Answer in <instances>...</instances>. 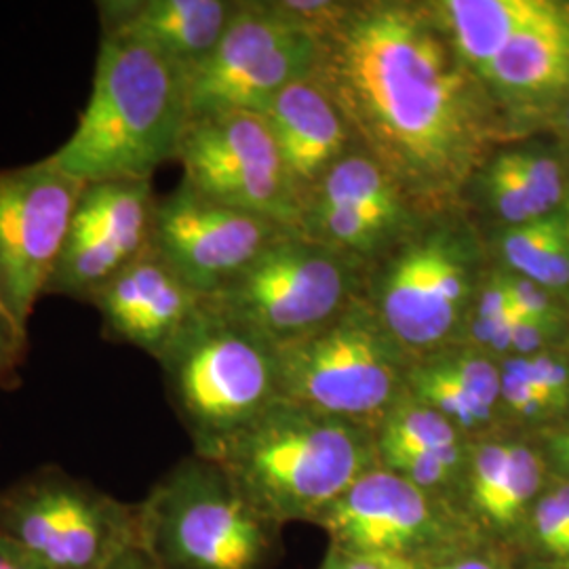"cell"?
Instances as JSON below:
<instances>
[{"label": "cell", "instance_id": "6da1fadb", "mask_svg": "<svg viewBox=\"0 0 569 569\" xmlns=\"http://www.w3.org/2000/svg\"><path fill=\"white\" fill-rule=\"evenodd\" d=\"M310 79L363 154L422 211L453 203L507 129L430 4H350L319 37Z\"/></svg>", "mask_w": 569, "mask_h": 569}, {"label": "cell", "instance_id": "7a4b0ae2", "mask_svg": "<svg viewBox=\"0 0 569 569\" xmlns=\"http://www.w3.org/2000/svg\"><path fill=\"white\" fill-rule=\"evenodd\" d=\"M190 122L188 70L143 42L100 34L89 102L51 154L79 182H152Z\"/></svg>", "mask_w": 569, "mask_h": 569}, {"label": "cell", "instance_id": "3957f363", "mask_svg": "<svg viewBox=\"0 0 569 569\" xmlns=\"http://www.w3.org/2000/svg\"><path fill=\"white\" fill-rule=\"evenodd\" d=\"M279 526L317 523L367 470L378 467L371 428L279 399L213 458Z\"/></svg>", "mask_w": 569, "mask_h": 569}, {"label": "cell", "instance_id": "277c9868", "mask_svg": "<svg viewBox=\"0 0 569 569\" xmlns=\"http://www.w3.org/2000/svg\"><path fill=\"white\" fill-rule=\"evenodd\" d=\"M138 505L140 550L154 569H274L283 557V526L199 453L169 468Z\"/></svg>", "mask_w": 569, "mask_h": 569}, {"label": "cell", "instance_id": "5b68a950", "mask_svg": "<svg viewBox=\"0 0 569 569\" xmlns=\"http://www.w3.org/2000/svg\"><path fill=\"white\" fill-rule=\"evenodd\" d=\"M157 361L169 401L194 453L203 458H213L230 437L281 399L274 345L207 298Z\"/></svg>", "mask_w": 569, "mask_h": 569}, {"label": "cell", "instance_id": "8992f818", "mask_svg": "<svg viewBox=\"0 0 569 569\" xmlns=\"http://www.w3.org/2000/svg\"><path fill=\"white\" fill-rule=\"evenodd\" d=\"M274 350L281 399L371 430L403 395L411 363L378 312L359 302Z\"/></svg>", "mask_w": 569, "mask_h": 569}, {"label": "cell", "instance_id": "52a82bcc", "mask_svg": "<svg viewBox=\"0 0 569 569\" xmlns=\"http://www.w3.org/2000/svg\"><path fill=\"white\" fill-rule=\"evenodd\" d=\"M0 538L44 569H110L140 549V505L44 465L0 489Z\"/></svg>", "mask_w": 569, "mask_h": 569}, {"label": "cell", "instance_id": "ba28073f", "mask_svg": "<svg viewBox=\"0 0 569 569\" xmlns=\"http://www.w3.org/2000/svg\"><path fill=\"white\" fill-rule=\"evenodd\" d=\"M315 526L326 531L329 547L413 569L488 547L448 498L380 467L359 477Z\"/></svg>", "mask_w": 569, "mask_h": 569}, {"label": "cell", "instance_id": "9c48e42d", "mask_svg": "<svg viewBox=\"0 0 569 569\" xmlns=\"http://www.w3.org/2000/svg\"><path fill=\"white\" fill-rule=\"evenodd\" d=\"M477 264V239L458 224L435 226L395 256L376 312L411 361L453 342L475 302Z\"/></svg>", "mask_w": 569, "mask_h": 569}, {"label": "cell", "instance_id": "30bf717a", "mask_svg": "<svg viewBox=\"0 0 569 569\" xmlns=\"http://www.w3.org/2000/svg\"><path fill=\"white\" fill-rule=\"evenodd\" d=\"M348 281L333 249L284 232L207 302L277 346L333 319Z\"/></svg>", "mask_w": 569, "mask_h": 569}, {"label": "cell", "instance_id": "8fae6325", "mask_svg": "<svg viewBox=\"0 0 569 569\" xmlns=\"http://www.w3.org/2000/svg\"><path fill=\"white\" fill-rule=\"evenodd\" d=\"M176 161L194 192L291 230L302 199L284 171L262 114L218 112L190 119Z\"/></svg>", "mask_w": 569, "mask_h": 569}, {"label": "cell", "instance_id": "7c38bea8", "mask_svg": "<svg viewBox=\"0 0 569 569\" xmlns=\"http://www.w3.org/2000/svg\"><path fill=\"white\" fill-rule=\"evenodd\" d=\"M82 186L51 157L0 169V302L23 327L47 296Z\"/></svg>", "mask_w": 569, "mask_h": 569}, {"label": "cell", "instance_id": "4fadbf2b", "mask_svg": "<svg viewBox=\"0 0 569 569\" xmlns=\"http://www.w3.org/2000/svg\"><path fill=\"white\" fill-rule=\"evenodd\" d=\"M289 228L216 203L180 183L157 201L152 247L183 283L209 298Z\"/></svg>", "mask_w": 569, "mask_h": 569}, {"label": "cell", "instance_id": "5bb4252c", "mask_svg": "<svg viewBox=\"0 0 569 569\" xmlns=\"http://www.w3.org/2000/svg\"><path fill=\"white\" fill-rule=\"evenodd\" d=\"M157 201L152 182L84 183L47 296L89 305L103 284L152 247Z\"/></svg>", "mask_w": 569, "mask_h": 569}, {"label": "cell", "instance_id": "9a60e30c", "mask_svg": "<svg viewBox=\"0 0 569 569\" xmlns=\"http://www.w3.org/2000/svg\"><path fill=\"white\" fill-rule=\"evenodd\" d=\"M549 481L547 460L538 449L496 432L468 443L451 505L488 547L512 559L529 512Z\"/></svg>", "mask_w": 569, "mask_h": 569}, {"label": "cell", "instance_id": "2e32d148", "mask_svg": "<svg viewBox=\"0 0 569 569\" xmlns=\"http://www.w3.org/2000/svg\"><path fill=\"white\" fill-rule=\"evenodd\" d=\"M203 302V296L150 247L103 284L89 305L98 310L108 342L133 346L159 359Z\"/></svg>", "mask_w": 569, "mask_h": 569}, {"label": "cell", "instance_id": "e0dca14e", "mask_svg": "<svg viewBox=\"0 0 569 569\" xmlns=\"http://www.w3.org/2000/svg\"><path fill=\"white\" fill-rule=\"evenodd\" d=\"M406 392L435 409L468 441L502 432L500 361L468 346H448L413 359L406 373Z\"/></svg>", "mask_w": 569, "mask_h": 569}, {"label": "cell", "instance_id": "ac0fdd59", "mask_svg": "<svg viewBox=\"0 0 569 569\" xmlns=\"http://www.w3.org/2000/svg\"><path fill=\"white\" fill-rule=\"evenodd\" d=\"M378 467L441 498H451L467 465V437L406 390L373 430Z\"/></svg>", "mask_w": 569, "mask_h": 569}, {"label": "cell", "instance_id": "d6986e66", "mask_svg": "<svg viewBox=\"0 0 569 569\" xmlns=\"http://www.w3.org/2000/svg\"><path fill=\"white\" fill-rule=\"evenodd\" d=\"M500 112L529 117L569 96V7L517 34L479 77Z\"/></svg>", "mask_w": 569, "mask_h": 569}, {"label": "cell", "instance_id": "ffe728a7", "mask_svg": "<svg viewBox=\"0 0 569 569\" xmlns=\"http://www.w3.org/2000/svg\"><path fill=\"white\" fill-rule=\"evenodd\" d=\"M239 2L226 0H102V34L143 42L192 70L213 51Z\"/></svg>", "mask_w": 569, "mask_h": 569}, {"label": "cell", "instance_id": "44dd1931", "mask_svg": "<svg viewBox=\"0 0 569 569\" xmlns=\"http://www.w3.org/2000/svg\"><path fill=\"white\" fill-rule=\"evenodd\" d=\"M300 32L305 28L277 2H239L213 51L188 70L190 119L222 112L230 93L272 51Z\"/></svg>", "mask_w": 569, "mask_h": 569}, {"label": "cell", "instance_id": "7402d4cb", "mask_svg": "<svg viewBox=\"0 0 569 569\" xmlns=\"http://www.w3.org/2000/svg\"><path fill=\"white\" fill-rule=\"evenodd\" d=\"M266 122L298 197L306 186L321 182L329 167L342 159L348 127L336 106L312 79L291 82L266 108Z\"/></svg>", "mask_w": 569, "mask_h": 569}, {"label": "cell", "instance_id": "603a6c76", "mask_svg": "<svg viewBox=\"0 0 569 569\" xmlns=\"http://www.w3.org/2000/svg\"><path fill=\"white\" fill-rule=\"evenodd\" d=\"M437 20L448 32L468 68L481 72L517 34L561 9L552 0H446L432 2Z\"/></svg>", "mask_w": 569, "mask_h": 569}, {"label": "cell", "instance_id": "cb8c5ba5", "mask_svg": "<svg viewBox=\"0 0 569 569\" xmlns=\"http://www.w3.org/2000/svg\"><path fill=\"white\" fill-rule=\"evenodd\" d=\"M315 201L350 204L390 230L401 224L406 201L397 186L367 154H350L329 167Z\"/></svg>", "mask_w": 569, "mask_h": 569}, {"label": "cell", "instance_id": "d4e9b609", "mask_svg": "<svg viewBox=\"0 0 569 569\" xmlns=\"http://www.w3.org/2000/svg\"><path fill=\"white\" fill-rule=\"evenodd\" d=\"M500 251L515 274L542 284L550 293L568 289L569 241L563 213L510 226L500 239Z\"/></svg>", "mask_w": 569, "mask_h": 569}, {"label": "cell", "instance_id": "484cf974", "mask_svg": "<svg viewBox=\"0 0 569 569\" xmlns=\"http://www.w3.org/2000/svg\"><path fill=\"white\" fill-rule=\"evenodd\" d=\"M569 533V481L568 479H550L549 486L536 500L529 512L528 523L517 542L515 552H529L536 559L531 563H550L563 538ZM523 563V566H531Z\"/></svg>", "mask_w": 569, "mask_h": 569}, {"label": "cell", "instance_id": "4316f807", "mask_svg": "<svg viewBox=\"0 0 569 569\" xmlns=\"http://www.w3.org/2000/svg\"><path fill=\"white\" fill-rule=\"evenodd\" d=\"M310 226L317 243L336 244L350 251H371L390 234V228L350 204L315 201L310 209Z\"/></svg>", "mask_w": 569, "mask_h": 569}, {"label": "cell", "instance_id": "83f0119b", "mask_svg": "<svg viewBox=\"0 0 569 569\" xmlns=\"http://www.w3.org/2000/svg\"><path fill=\"white\" fill-rule=\"evenodd\" d=\"M481 182L489 207L509 228L552 216L517 178L502 152L489 159V163L481 169Z\"/></svg>", "mask_w": 569, "mask_h": 569}, {"label": "cell", "instance_id": "f1b7e54d", "mask_svg": "<svg viewBox=\"0 0 569 569\" xmlns=\"http://www.w3.org/2000/svg\"><path fill=\"white\" fill-rule=\"evenodd\" d=\"M502 154L529 192L547 207L549 213H555V209L566 201V180L559 161L538 150H507Z\"/></svg>", "mask_w": 569, "mask_h": 569}, {"label": "cell", "instance_id": "f546056e", "mask_svg": "<svg viewBox=\"0 0 569 569\" xmlns=\"http://www.w3.org/2000/svg\"><path fill=\"white\" fill-rule=\"evenodd\" d=\"M529 387L533 388L555 411L561 416L569 409V363L549 352L533 357H512Z\"/></svg>", "mask_w": 569, "mask_h": 569}, {"label": "cell", "instance_id": "4dcf8cb0", "mask_svg": "<svg viewBox=\"0 0 569 569\" xmlns=\"http://www.w3.org/2000/svg\"><path fill=\"white\" fill-rule=\"evenodd\" d=\"M30 348L28 327L7 310L0 302V388L18 382L20 367L23 366Z\"/></svg>", "mask_w": 569, "mask_h": 569}, {"label": "cell", "instance_id": "1f68e13d", "mask_svg": "<svg viewBox=\"0 0 569 569\" xmlns=\"http://www.w3.org/2000/svg\"><path fill=\"white\" fill-rule=\"evenodd\" d=\"M507 283L517 315L550 327L557 326V308L552 305L549 289L519 274H507Z\"/></svg>", "mask_w": 569, "mask_h": 569}, {"label": "cell", "instance_id": "d6a6232c", "mask_svg": "<svg viewBox=\"0 0 569 569\" xmlns=\"http://www.w3.org/2000/svg\"><path fill=\"white\" fill-rule=\"evenodd\" d=\"M515 310L512 298H510L507 274H493L489 281L479 287L472 302V317L481 319H502L509 317Z\"/></svg>", "mask_w": 569, "mask_h": 569}, {"label": "cell", "instance_id": "836d02e7", "mask_svg": "<svg viewBox=\"0 0 569 569\" xmlns=\"http://www.w3.org/2000/svg\"><path fill=\"white\" fill-rule=\"evenodd\" d=\"M422 569H517V563L510 559L509 555L486 547V549L468 550Z\"/></svg>", "mask_w": 569, "mask_h": 569}, {"label": "cell", "instance_id": "e575fe53", "mask_svg": "<svg viewBox=\"0 0 569 569\" xmlns=\"http://www.w3.org/2000/svg\"><path fill=\"white\" fill-rule=\"evenodd\" d=\"M555 327L533 321L528 317H517L515 331H512V355L510 357H533L542 352V346L547 345Z\"/></svg>", "mask_w": 569, "mask_h": 569}, {"label": "cell", "instance_id": "d590c367", "mask_svg": "<svg viewBox=\"0 0 569 569\" xmlns=\"http://www.w3.org/2000/svg\"><path fill=\"white\" fill-rule=\"evenodd\" d=\"M319 569H413L401 561L329 547Z\"/></svg>", "mask_w": 569, "mask_h": 569}, {"label": "cell", "instance_id": "8d00e7d4", "mask_svg": "<svg viewBox=\"0 0 569 569\" xmlns=\"http://www.w3.org/2000/svg\"><path fill=\"white\" fill-rule=\"evenodd\" d=\"M550 465H555L559 470L561 479L569 481V430L563 428L555 432L549 439Z\"/></svg>", "mask_w": 569, "mask_h": 569}, {"label": "cell", "instance_id": "74e56055", "mask_svg": "<svg viewBox=\"0 0 569 569\" xmlns=\"http://www.w3.org/2000/svg\"><path fill=\"white\" fill-rule=\"evenodd\" d=\"M0 569H44L37 559L0 538Z\"/></svg>", "mask_w": 569, "mask_h": 569}, {"label": "cell", "instance_id": "f35d334b", "mask_svg": "<svg viewBox=\"0 0 569 569\" xmlns=\"http://www.w3.org/2000/svg\"><path fill=\"white\" fill-rule=\"evenodd\" d=\"M110 569H154L150 559L140 549H131L124 552L121 559Z\"/></svg>", "mask_w": 569, "mask_h": 569}, {"label": "cell", "instance_id": "ab89813d", "mask_svg": "<svg viewBox=\"0 0 569 569\" xmlns=\"http://www.w3.org/2000/svg\"><path fill=\"white\" fill-rule=\"evenodd\" d=\"M550 563H569V533L563 538V542H561V547H559L557 557H555Z\"/></svg>", "mask_w": 569, "mask_h": 569}, {"label": "cell", "instance_id": "60d3db41", "mask_svg": "<svg viewBox=\"0 0 569 569\" xmlns=\"http://www.w3.org/2000/svg\"><path fill=\"white\" fill-rule=\"evenodd\" d=\"M517 569H569V563H531V566H517Z\"/></svg>", "mask_w": 569, "mask_h": 569}, {"label": "cell", "instance_id": "b9f144b4", "mask_svg": "<svg viewBox=\"0 0 569 569\" xmlns=\"http://www.w3.org/2000/svg\"><path fill=\"white\" fill-rule=\"evenodd\" d=\"M563 203H566V207H563L561 213H563V222H566V232H568L569 241V194H566V201H563Z\"/></svg>", "mask_w": 569, "mask_h": 569}, {"label": "cell", "instance_id": "7bdbcfd3", "mask_svg": "<svg viewBox=\"0 0 569 569\" xmlns=\"http://www.w3.org/2000/svg\"><path fill=\"white\" fill-rule=\"evenodd\" d=\"M566 119H568V131H569V102H568V114H566Z\"/></svg>", "mask_w": 569, "mask_h": 569}]
</instances>
